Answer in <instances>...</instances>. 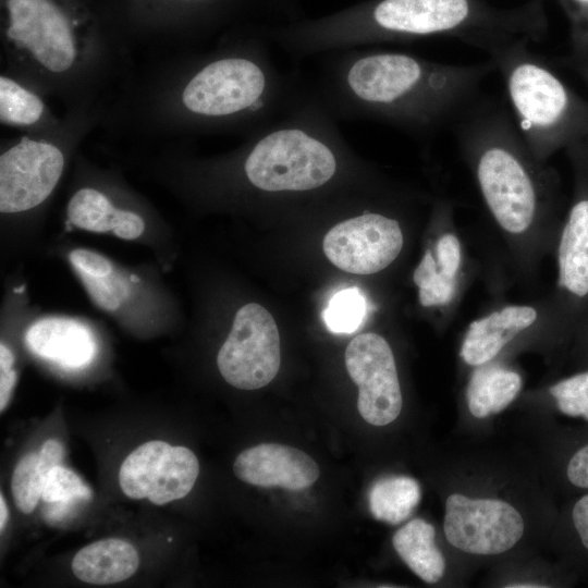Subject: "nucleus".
Wrapping results in <instances>:
<instances>
[{
    "mask_svg": "<svg viewBox=\"0 0 588 588\" xmlns=\"http://www.w3.org/2000/svg\"><path fill=\"white\" fill-rule=\"evenodd\" d=\"M25 342L33 354L68 369L87 367L98 351L90 328L66 317L35 321L26 331Z\"/></svg>",
    "mask_w": 588,
    "mask_h": 588,
    "instance_id": "nucleus-15",
    "label": "nucleus"
},
{
    "mask_svg": "<svg viewBox=\"0 0 588 588\" xmlns=\"http://www.w3.org/2000/svg\"><path fill=\"white\" fill-rule=\"evenodd\" d=\"M509 587H514V588H515V587H517V588L528 587V588H532V587H541V586H539V585H531V584H529V585L520 584V585H511V586H509Z\"/></svg>",
    "mask_w": 588,
    "mask_h": 588,
    "instance_id": "nucleus-33",
    "label": "nucleus"
},
{
    "mask_svg": "<svg viewBox=\"0 0 588 588\" xmlns=\"http://www.w3.org/2000/svg\"><path fill=\"white\" fill-rule=\"evenodd\" d=\"M434 536L431 524L416 518L402 526L392 538L400 558L428 584L440 580L445 569L444 558L434 544Z\"/></svg>",
    "mask_w": 588,
    "mask_h": 588,
    "instance_id": "nucleus-21",
    "label": "nucleus"
},
{
    "mask_svg": "<svg viewBox=\"0 0 588 588\" xmlns=\"http://www.w3.org/2000/svg\"><path fill=\"white\" fill-rule=\"evenodd\" d=\"M572 520L581 546L588 551V493L575 502Z\"/></svg>",
    "mask_w": 588,
    "mask_h": 588,
    "instance_id": "nucleus-31",
    "label": "nucleus"
},
{
    "mask_svg": "<svg viewBox=\"0 0 588 588\" xmlns=\"http://www.w3.org/2000/svg\"><path fill=\"white\" fill-rule=\"evenodd\" d=\"M568 481L583 489H588V443L578 449L566 466Z\"/></svg>",
    "mask_w": 588,
    "mask_h": 588,
    "instance_id": "nucleus-30",
    "label": "nucleus"
},
{
    "mask_svg": "<svg viewBox=\"0 0 588 588\" xmlns=\"http://www.w3.org/2000/svg\"><path fill=\"white\" fill-rule=\"evenodd\" d=\"M560 412L588 421V371L565 378L550 390Z\"/></svg>",
    "mask_w": 588,
    "mask_h": 588,
    "instance_id": "nucleus-27",
    "label": "nucleus"
},
{
    "mask_svg": "<svg viewBox=\"0 0 588 588\" xmlns=\"http://www.w3.org/2000/svg\"><path fill=\"white\" fill-rule=\"evenodd\" d=\"M280 363V335L273 317L257 303L244 305L217 356L221 376L236 389L257 390L274 379Z\"/></svg>",
    "mask_w": 588,
    "mask_h": 588,
    "instance_id": "nucleus-5",
    "label": "nucleus"
},
{
    "mask_svg": "<svg viewBox=\"0 0 588 588\" xmlns=\"http://www.w3.org/2000/svg\"><path fill=\"white\" fill-rule=\"evenodd\" d=\"M198 473V460L189 449L154 440L127 455L119 470V485L130 499L163 505L186 497Z\"/></svg>",
    "mask_w": 588,
    "mask_h": 588,
    "instance_id": "nucleus-6",
    "label": "nucleus"
},
{
    "mask_svg": "<svg viewBox=\"0 0 588 588\" xmlns=\"http://www.w3.org/2000/svg\"><path fill=\"white\" fill-rule=\"evenodd\" d=\"M522 377L499 365L476 367L466 390L468 409L473 416L485 418L503 411L519 393Z\"/></svg>",
    "mask_w": 588,
    "mask_h": 588,
    "instance_id": "nucleus-20",
    "label": "nucleus"
},
{
    "mask_svg": "<svg viewBox=\"0 0 588 588\" xmlns=\"http://www.w3.org/2000/svg\"><path fill=\"white\" fill-rule=\"evenodd\" d=\"M64 448L56 439L44 442L38 452L24 455L16 464L11 491L16 507L24 514L32 513L41 499L44 482L49 469L61 464Z\"/></svg>",
    "mask_w": 588,
    "mask_h": 588,
    "instance_id": "nucleus-22",
    "label": "nucleus"
},
{
    "mask_svg": "<svg viewBox=\"0 0 588 588\" xmlns=\"http://www.w3.org/2000/svg\"><path fill=\"white\" fill-rule=\"evenodd\" d=\"M14 356L11 350L3 343L0 345V412L7 408L13 389L16 383L17 375L13 369Z\"/></svg>",
    "mask_w": 588,
    "mask_h": 588,
    "instance_id": "nucleus-29",
    "label": "nucleus"
},
{
    "mask_svg": "<svg viewBox=\"0 0 588 588\" xmlns=\"http://www.w3.org/2000/svg\"><path fill=\"white\" fill-rule=\"evenodd\" d=\"M403 245L397 219L366 210L332 226L324 235L322 249L341 270L367 275L388 268L400 256Z\"/></svg>",
    "mask_w": 588,
    "mask_h": 588,
    "instance_id": "nucleus-7",
    "label": "nucleus"
},
{
    "mask_svg": "<svg viewBox=\"0 0 588 588\" xmlns=\"http://www.w3.org/2000/svg\"><path fill=\"white\" fill-rule=\"evenodd\" d=\"M233 471L246 483L292 491L310 487L320 474L307 453L279 443H261L244 450L236 456Z\"/></svg>",
    "mask_w": 588,
    "mask_h": 588,
    "instance_id": "nucleus-12",
    "label": "nucleus"
},
{
    "mask_svg": "<svg viewBox=\"0 0 588 588\" xmlns=\"http://www.w3.org/2000/svg\"><path fill=\"white\" fill-rule=\"evenodd\" d=\"M548 19L542 0L497 8L483 0H378L356 19L273 32L292 58H306L381 41L457 38L488 54L518 39L540 41Z\"/></svg>",
    "mask_w": 588,
    "mask_h": 588,
    "instance_id": "nucleus-2",
    "label": "nucleus"
},
{
    "mask_svg": "<svg viewBox=\"0 0 588 588\" xmlns=\"http://www.w3.org/2000/svg\"><path fill=\"white\" fill-rule=\"evenodd\" d=\"M452 218L444 232L425 250L414 271L418 301L426 308H445L456 303L464 279V249L452 225Z\"/></svg>",
    "mask_w": 588,
    "mask_h": 588,
    "instance_id": "nucleus-13",
    "label": "nucleus"
},
{
    "mask_svg": "<svg viewBox=\"0 0 588 588\" xmlns=\"http://www.w3.org/2000/svg\"><path fill=\"white\" fill-rule=\"evenodd\" d=\"M7 37L53 73L76 59L75 36L65 12L52 0H7Z\"/></svg>",
    "mask_w": 588,
    "mask_h": 588,
    "instance_id": "nucleus-10",
    "label": "nucleus"
},
{
    "mask_svg": "<svg viewBox=\"0 0 588 588\" xmlns=\"http://www.w3.org/2000/svg\"><path fill=\"white\" fill-rule=\"evenodd\" d=\"M541 317L540 303L499 307L469 323L460 355L469 366L489 364L516 338L539 326Z\"/></svg>",
    "mask_w": 588,
    "mask_h": 588,
    "instance_id": "nucleus-14",
    "label": "nucleus"
},
{
    "mask_svg": "<svg viewBox=\"0 0 588 588\" xmlns=\"http://www.w3.org/2000/svg\"><path fill=\"white\" fill-rule=\"evenodd\" d=\"M93 491L84 480L72 469L58 464L52 466L45 479L41 500L48 504L59 505L52 516L63 515L66 507L73 505L76 500L89 501Z\"/></svg>",
    "mask_w": 588,
    "mask_h": 588,
    "instance_id": "nucleus-24",
    "label": "nucleus"
},
{
    "mask_svg": "<svg viewBox=\"0 0 588 588\" xmlns=\"http://www.w3.org/2000/svg\"><path fill=\"white\" fill-rule=\"evenodd\" d=\"M528 39L489 54L504 79L517 128L541 161L556 149L588 137V107L529 50Z\"/></svg>",
    "mask_w": 588,
    "mask_h": 588,
    "instance_id": "nucleus-4",
    "label": "nucleus"
},
{
    "mask_svg": "<svg viewBox=\"0 0 588 588\" xmlns=\"http://www.w3.org/2000/svg\"><path fill=\"white\" fill-rule=\"evenodd\" d=\"M448 541L461 551L495 555L512 549L522 538L524 520L510 503L498 499H470L451 494L443 523Z\"/></svg>",
    "mask_w": 588,
    "mask_h": 588,
    "instance_id": "nucleus-8",
    "label": "nucleus"
},
{
    "mask_svg": "<svg viewBox=\"0 0 588 588\" xmlns=\"http://www.w3.org/2000/svg\"><path fill=\"white\" fill-rule=\"evenodd\" d=\"M558 289L577 299L588 296V194L571 207L556 247Z\"/></svg>",
    "mask_w": 588,
    "mask_h": 588,
    "instance_id": "nucleus-16",
    "label": "nucleus"
},
{
    "mask_svg": "<svg viewBox=\"0 0 588 588\" xmlns=\"http://www.w3.org/2000/svg\"><path fill=\"white\" fill-rule=\"evenodd\" d=\"M566 12L579 47H588V0H559Z\"/></svg>",
    "mask_w": 588,
    "mask_h": 588,
    "instance_id": "nucleus-28",
    "label": "nucleus"
},
{
    "mask_svg": "<svg viewBox=\"0 0 588 588\" xmlns=\"http://www.w3.org/2000/svg\"><path fill=\"white\" fill-rule=\"evenodd\" d=\"M366 311L364 295L356 287L334 294L323 313L328 328L335 333H352L362 324Z\"/></svg>",
    "mask_w": 588,
    "mask_h": 588,
    "instance_id": "nucleus-26",
    "label": "nucleus"
},
{
    "mask_svg": "<svg viewBox=\"0 0 588 588\" xmlns=\"http://www.w3.org/2000/svg\"><path fill=\"white\" fill-rule=\"evenodd\" d=\"M44 111L42 101L9 77H0V118L9 124L36 123Z\"/></svg>",
    "mask_w": 588,
    "mask_h": 588,
    "instance_id": "nucleus-25",
    "label": "nucleus"
},
{
    "mask_svg": "<svg viewBox=\"0 0 588 588\" xmlns=\"http://www.w3.org/2000/svg\"><path fill=\"white\" fill-rule=\"evenodd\" d=\"M69 260L93 303L106 311H114L126 301L130 287L113 264L103 255L76 248Z\"/></svg>",
    "mask_w": 588,
    "mask_h": 588,
    "instance_id": "nucleus-19",
    "label": "nucleus"
},
{
    "mask_svg": "<svg viewBox=\"0 0 588 588\" xmlns=\"http://www.w3.org/2000/svg\"><path fill=\"white\" fill-rule=\"evenodd\" d=\"M462 157L519 269L540 260L551 221L554 180L507 113L476 102L453 124Z\"/></svg>",
    "mask_w": 588,
    "mask_h": 588,
    "instance_id": "nucleus-3",
    "label": "nucleus"
},
{
    "mask_svg": "<svg viewBox=\"0 0 588 588\" xmlns=\"http://www.w3.org/2000/svg\"><path fill=\"white\" fill-rule=\"evenodd\" d=\"M345 365L358 387L357 408L365 421L385 426L397 418L403 399L395 358L388 341L377 333L355 336L345 350Z\"/></svg>",
    "mask_w": 588,
    "mask_h": 588,
    "instance_id": "nucleus-9",
    "label": "nucleus"
},
{
    "mask_svg": "<svg viewBox=\"0 0 588 588\" xmlns=\"http://www.w3.org/2000/svg\"><path fill=\"white\" fill-rule=\"evenodd\" d=\"M320 56L322 69L311 89L336 120L381 122L417 137L454 124L497 70L491 59L449 64L359 47Z\"/></svg>",
    "mask_w": 588,
    "mask_h": 588,
    "instance_id": "nucleus-1",
    "label": "nucleus"
},
{
    "mask_svg": "<svg viewBox=\"0 0 588 588\" xmlns=\"http://www.w3.org/2000/svg\"><path fill=\"white\" fill-rule=\"evenodd\" d=\"M64 157L54 145L24 137L0 157V211L16 213L40 205L56 187Z\"/></svg>",
    "mask_w": 588,
    "mask_h": 588,
    "instance_id": "nucleus-11",
    "label": "nucleus"
},
{
    "mask_svg": "<svg viewBox=\"0 0 588 588\" xmlns=\"http://www.w3.org/2000/svg\"><path fill=\"white\" fill-rule=\"evenodd\" d=\"M588 65V64H587ZM587 74H588V66H587Z\"/></svg>",
    "mask_w": 588,
    "mask_h": 588,
    "instance_id": "nucleus-34",
    "label": "nucleus"
},
{
    "mask_svg": "<svg viewBox=\"0 0 588 588\" xmlns=\"http://www.w3.org/2000/svg\"><path fill=\"white\" fill-rule=\"evenodd\" d=\"M420 497V487L415 479L407 476L383 477L370 489L369 509L376 519L395 525L412 514Z\"/></svg>",
    "mask_w": 588,
    "mask_h": 588,
    "instance_id": "nucleus-23",
    "label": "nucleus"
},
{
    "mask_svg": "<svg viewBox=\"0 0 588 588\" xmlns=\"http://www.w3.org/2000/svg\"><path fill=\"white\" fill-rule=\"evenodd\" d=\"M139 555L126 540L108 538L82 548L72 560V571L82 581L108 585L130 578L138 568Z\"/></svg>",
    "mask_w": 588,
    "mask_h": 588,
    "instance_id": "nucleus-18",
    "label": "nucleus"
},
{
    "mask_svg": "<svg viewBox=\"0 0 588 588\" xmlns=\"http://www.w3.org/2000/svg\"><path fill=\"white\" fill-rule=\"evenodd\" d=\"M68 220L74 226L94 233H111L123 240L138 238L144 220L135 212L115 208L102 193L82 188L70 199Z\"/></svg>",
    "mask_w": 588,
    "mask_h": 588,
    "instance_id": "nucleus-17",
    "label": "nucleus"
},
{
    "mask_svg": "<svg viewBox=\"0 0 588 588\" xmlns=\"http://www.w3.org/2000/svg\"><path fill=\"white\" fill-rule=\"evenodd\" d=\"M9 518V510L3 494H0V530L3 531Z\"/></svg>",
    "mask_w": 588,
    "mask_h": 588,
    "instance_id": "nucleus-32",
    "label": "nucleus"
}]
</instances>
